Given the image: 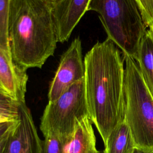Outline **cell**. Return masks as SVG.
Here are the masks:
<instances>
[{"label": "cell", "mask_w": 153, "mask_h": 153, "mask_svg": "<svg viewBox=\"0 0 153 153\" xmlns=\"http://www.w3.org/2000/svg\"><path fill=\"white\" fill-rule=\"evenodd\" d=\"M84 59L89 118L105 145L124 120V60L117 46L108 38L96 43Z\"/></svg>", "instance_id": "obj_1"}, {"label": "cell", "mask_w": 153, "mask_h": 153, "mask_svg": "<svg viewBox=\"0 0 153 153\" xmlns=\"http://www.w3.org/2000/svg\"><path fill=\"white\" fill-rule=\"evenodd\" d=\"M13 60L27 71L41 68L58 42L50 0H13L8 23Z\"/></svg>", "instance_id": "obj_2"}, {"label": "cell", "mask_w": 153, "mask_h": 153, "mask_svg": "<svg viewBox=\"0 0 153 153\" xmlns=\"http://www.w3.org/2000/svg\"><path fill=\"white\" fill-rule=\"evenodd\" d=\"M124 120L136 149L153 152V97L146 87L136 60L123 56Z\"/></svg>", "instance_id": "obj_3"}, {"label": "cell", "mask_w": 153, "mask_h": 153, "mask_svg": "<svg viewBox=\"0 0 153 153\" xmlns=\"http://www.w3.org/2000/svg\"><path fill=\"white\" fill-rule=\"evenodd\" d=\"M88 11L98 13L108 38L134 59L146 29L135 0H90Z\"/></svg>", "instance_id": "obj_4"}, {"label": "cell", "mask_w": 153, "mask_h": 153, "mask_svg": "<svg viewBox=\"0 0 153 153\" xmlns=\"http://www.w3.org/2000/svg\"><path fill=\"white\" fill-rule=\"evenodd\" d=\"M88 117L84 78L69 87L58 99L48 102L41 118L43 136L58 137L66 146L78 121Z\"/></svg>", "instance_id": "obj_5"}, {"label": "cell", "mask_w": 153, "mask_h": 153, "mask_svg": "<svg viewBox=\"0 0 153 153\" xmlns=\"http://www.w3.org/2000/svg\"><path fill=\"white\" fill-rule=\"evenodd\" d=\"M85 64L81 41L75 38L62 55L48 93V102L58 99L69 87L85 76Z\"/></svg>", "instance_id": "obj_6"}, {"label": "cell", "mask_w": 153, "mask_h": 153, "mask_svg": "<svg viewBox=\"0 0 153 153\" xmlns=\"http://www.w3.org/2000/svg\"><path fill=\"white\" fill-rule=\"evenodd\" d=\"M41 141L26 103H21L19 123L10 133L2 153H41Z\"/></svg>", "instance_id": "obj_7"}, {"label": "cell", "mask_w": 153, "mask_h": 153, "mask_svg": "<svg viewBox=\"0 0 153 153\" xmlns=\"http://www.w3.org/2000/svg\"><path fill=\"white\" fill-rule=\"evenodd\" d=\"M90 0H60L52 4L58 42L68 41L72 31L87 11Z\"/></svg>", "instance_id": "obj_8"}, {"label": "cell", "mask_w": 153, "mask_h": 153, "mask_svg": "<svg viewBox=\"0 0 153 153\" xmlns=\"http://www.w3.org/2000/svg\"><path fill=\"white\" fill-rule=\"evenodd\" d=\"M27 80L26 71L18 66L0 44V86L17 101L26 103Z\"/></svg>", "instance_id": "obj_9"}, {"label": "cell", "mask_w": 153, "mask_h": 153, "mask_svg": "<svg viewBox=\"0 0 153 153\" xmlns=\"http://www.w3.org/2000/svg\"><path fill=\"white\" fill-rule=\"evenodd\" d=\"M134 60L153 97V26L146 28L140 40Z\"/></svg>", "instance_id": "obj_10"}, {"label": "cell", "mask_w": 153, "mask_h": 153, "mask_svg": "<svg viewBox=\"0 0 153 153\" xmlns=\"http://www.w3.org/2000/svg\"><path fill=\"white\" fill-rule=\"evenodd\" d=\"M66 153H100L92 122L88 117L78 121L72 138L66 146Z\"/></svg>", "instance_id": "obj_11"}, {"label": "cell", "mask_w": 153, "mask_h": 153, "mask_svg": "<svg viewBox=\"0 0 153 153\" xmlns=\"http://www.w3.org/2000/svg\"><path fill=\"white\" fill-rule=\"evenodd\" d=\"M136 149L130 129L124 120L111 132L105 144V153H133Z\"/></svg>", "instance_id": "obj_12"}, {"label": "cell", "mask_w": 153, "mask_h": 153, "mask_svg": "<svg viewBox=\"0 0 153 153\" xmlns=\"http://www.w3.org/2000/svg\"><path fill=\"white\" fill-rule=\"evenodd\" d=\"M12 1L0 0V44L10 54L11 51L8 38V23Z\"/></svg>", "instance_id": "obj_13"}, {"label": "cell", "mask_w": 153, "mask_h": 153, "mask_svg": "<svg viewBox=\"0 0 153 153\" xmlns=\"http://www.w3.org/2000/svg\"><path fill=\"white\" fill-rule=\"evenodd\" d=\"M20 103L0 86V115L11 120H18Z\"/></svg>", "instance_id": "obj_14"}, {"label": "cell", "mask_w": 153, "mask_h": 153, "mask_svg": "<svg viewBox=\"0 0 153 153\" xmlns=\"http://www.w3.org/2000/svg\"><path fill=\"white\" fill-rule=\"evenodd\" d=\"M66 145L55 136H44L41 141V153H66Z\"/></svg>", "instance_id": "obj_15"}, {"label": "cell", "mask_w": 153, "mask_h": 153, "mask_svg": "<svg viewBox=\"0 0 153 153\" xmlns=\"http://www.w3.org/2000/svg\"><path fill=\"white\" fill-rule=\"evenodd\" d=\"M146 27L153 26V0H135Z\"/></svg>", "instance_id": "obj_16"}, {"label": "cell", "mask_w": 153, "mask_h": 153, "mask_svg": "<svg viewBox=\"0 0 153 153\" xmlns=\"http://www.w3.org/2000/svg\"><path fill=\"white\" fill-rule=\"evenodd\" d=\"M19 123L17 121H7L0 123V139L11 128L16 126Z\"/></svg>", "instance_id": "obj_17"}, {"label": "cell", "mask_w": 153, "mask_h": 153, "mask_svg": "<svg viewBox=\"0 0 153 153\" xmlns=\"http://www.w3.org/2000/svg\"><path fill=\"white\" fill-rule=\"evenodd\" d=\"M17 125H16V126L13 127V128H11L2 137H1V138L0 139V153H2V151H3L4 149V147H5V145H6V143H7V140H8V137H9L10 133H11V131H13V130L17 126Z\"/></svg>", "instance_id": "obj_18"}, {"label": "cell", "mask_w": 153, "mask_h": 153, "mask_svg": "<svg viewBox=\"0 0 153 153\" xmlns=\"http://www.w3.org/2000/svg\"><path fill=\"white\" fill-rule=\"evenodd\" d=\"M13 121V120H11L4 116L0 115V123L1 122H4V121Z\"/></svg>", "instance_id": "obj_19"}, {"label": "cell", "mask_w": 153, "mask_h": 153, "mask_svg": "<svg viewBox=\"0 0 153 153\" xmlns=\"http://www.w3.org/2000/svg\"><path fill=\"white\" fill-rule=\"evenodd\" d=\"M133 153H153V152H145V151H141L140 149H135Z\"/></svg>", "instance_id": "obj_20"}, {"label": "cell", "mask_w": 153, "mask_h": 153, "mask_svg": "<svg viewBox=\"0 0 153 153\" xmlns=\"http://www.w3.org/2000/svg\"><path fill=\"white\" fill-rule=\"evenodd\" d=\"M50 2L52 3V4H56L57 2H58L59 1H60V0H50Z\"/></svg>", "instance_id": "obj_21"}, {"label": "cell", "mask_w": 153, "mask_h": 153, "mask_svg": "<svg viewBox=\"0 0 153 153\" xmlns=\"http://www.w3.org/2000/svg\"><path fill=\"white\" fill-rule=\"evenodd\" d=\"M100 153H105V151H104V150H103V151H100Z\"/></svg>", "instance_id": "obj_22"}]
</instances>
